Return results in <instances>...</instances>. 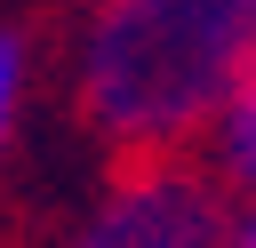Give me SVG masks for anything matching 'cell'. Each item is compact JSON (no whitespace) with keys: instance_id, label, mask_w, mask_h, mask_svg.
I'll return each mask as SVG.
<instances>
[{"instance_id":"cell-1","label":"cell","mask_w":256,"mask_h":248,"mask_svg":"<svg viewBox=\"0 0 256 248\" xmlns=\"http://www.w3.org/2000/svg\"><path fill=\"white\" fill-rule=\"evenodd\" d=\"M256 80V0H104L80 40V96L128 144H176Z\"/></svg>"},{"instance_id":"cell-2","label":"cell","mask_w":256,"mask_h":248,"mask_svg":"<svg viewBox=\"0 0 256 248\" xmlns=\"http://www.w3.org/2000/svg\"><path fill=\"white\" fill-rule=\"evenodd\" d=\"M232 232V208L224 192L200 176V168H136L120 176L80 224L64 248H224Z\"/></svg>"},{"instance_id":"cell-3","label":"cell","mask_w":256,"mask_h":248,"mask_svg":"<svg viewBox=\"0 0 256 248\" xmlns=\"http://www.w3.org/2000/svg\"><path fill=\"white\" fill-rule=\"evenodd\" d=\"M208 152H216V176H224V184H240V192L256 200V80H248V88L216 112Z\"/></svg>"},{"instance_id":"cell-4","label":"cell","mask_w":256,"mask_h":248,"mask_svg":"<svg viewBox=\"0 0 256 248\" xmlns=\"http://www.w3.org/2000/svg\"><path fill=\"white\" fill-rule=\"evenodd\" d=\"M16 96H24V40L0 24V144H8V120H16Z\"/></svg>"},{"instance_id":"cell-5","label":"cell","mask_w":256,"mask_h":248,"mask_svg":"<svg viewBox=\"0 0 256 248\" xmlns=\"http://www.w3.org/2000/svg\"><path fill=\"white\" fill-rule=\"evenodd\" d=\"M224 248H256V200H240V208H232V232H224Z\"/></svg>"}]
</instances>
